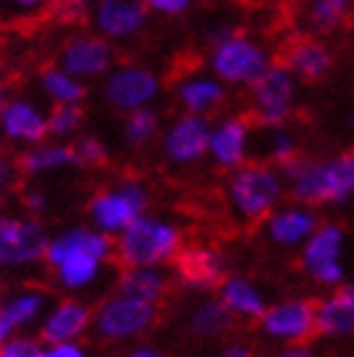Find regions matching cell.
<instances>
[{"label":"cell","instance_id":"1","mask_svg":"<svg viewBox=\"0 0 354 357\" xmlns=\"http://www.w3.org/2000/svg\"><path fill=\"white\" fill-rule=\"evenodd\" d=\"M114 261V238L88 223H76L48 236L43 264L61 291L82 296L102 282Z\"/></svg>","mask_w":354,"mask_h":357},{"label":"cell","instance_id":"2","mask_svg":"<svg viewBox=\"0 0 354 357\" xmlns=\"http://www.w3.org/2000/svg\"><path fill=\"white\" fill-rule=\"evenodd\" d=\"M288 200L311 208H344L354 203V150L327 158L296 155L281 167Z\"/></svg>","mask_w":354,"mask_h":357},{"label":"cell","instance_id":"3","mask_svg":"<svg viewBox=\"0 0 354 357\" xmlns=\"http://www.w3.org/2000/svg\"><path fill=\"white\" fill-rule=\"evenodd\" d=\"M205 66L228 89H248L273 63V56L261 38L220 23L205 33Z\"/></svg>","mask_w":354,"mask_h":357},{"label":"cell","instance_id":"4","mask_svg":"<svg viewBox=\"0 0 354 357\" xmlns=\"http://www.w3.org/2000/svg\"><path fill=\"white\" fill-rule=\"evenodd\" d=\"M286 198L284 175L266 160H248L238 170L228 172L225 206L236 223L261 226Z\"/></svg>","mask_w":354,"mask_h":357},{"label":"cell","instance_id":"5","mask_svg":"<svg viewBox=\"0 0 354 357\" xmlns=\"http://www.w3.org/2000/svg\"><path fill=\"white\" fill-rule=\"evenodd\" d=\"M183 248L185 234L180 223L147 211L114 238V261L119 266L170 268Z\"/></svg>","mask_w":354,"mask_h":357},{"label":"cell","instance_id":"6","mask_svg":"<svg viewBox=\"0 0 354 357\" xmlns=\"http://www.w3.org/2000/svg\"><path fill=\"white\" fill-rule=\"evenodd\" d=\"M152 206V190L142 178H119L88 198L86 218L102 234L116 236L130 226L132 220L144 215Z\"/></svg>","mask_w":354,"mask_h":357},{"label":"cell","instance_id":"7","mask_svg":"<svg viewBox=\"0 0 354 357\" xmlns=\"http://www.w3.org/2000/svg\"><path fill=\"white\" fill-rule=\"evenodd\" d=\"M160 319V307L124 294H109L94 307V332L102 342L134 344L152 330Z\"/></svg>","mask_w":354,"mask_h":357},{"label":"cell","instance_id":"8","mask_svg":"<svg viewBox=\"0 0 354 357\" xmlns=\"http://www.w3.org/2000/svg\"><path fill=\"white\" fill-rule=\"evenodd\" d=\"M344 248H347L344 226L334 223V220H321L319 228L311 234V238L296 251L299 254V268L311 284H316L324 291H332V289L347 282Z\"/></svg>","mask_w":354,"mask_h":357},{"label":"cell","instance_id":"9","mask_svg":"<svg viewBox=\"0 0 354 357\" xmlns=\"http://www.w3.org/2000/svg\"><path fill=\"white\" fill-rule=\"evenodd\" d=\"M245 91H248L251 119L261 130L288 124L296 114L299 82L281 61H273Z\"/></svg>","mask_w":354,"mask_h":357},{"label":"cell","instance_id":"10","mask_svg":"<svg viewBox=\"0 0 354 357\" xmlns=\"http://www.w3.org/2000/svg\"><path fill=\"white\" fill-rule=\"evenodd\" d=\"M99 91L109 109L130 114L142 107H157L162 96V76L147 63L122 61L107 71L99 82Z\"/></svg>","mask_w":354,"mask_h":357},{"label":"cell","instance_id":"11","mask_svg":"<svg viewBox=\"0 0 354 357\" xmlns=\"http://www.w3.org/2000/svg\"><path fill=\"white\" fill-rule=\"evenodd\" d=\"M48 236L41 218L0 208V271H21L43 264Z\"/></svg>","mask_w":354,"mask_h":357},{"label":"cell","instance_id":"12","mask_svg":"<svg viewBox=\"0 0 354 357\" xmlns=\"http://www.w3.org/2000/svg\"><path fill=\"white\" fill-rule=\"evenodd\" d=\"M256 324L261 335L276 344L309 342L316 335V299L284 296V299L268 302Z\"/></svg>","mask_w":354,"mask_h":357},{"label":"cell","instance_id":"13","mask_svg":"<svg viewBox=\"0 0 354 357\" xmlns=\"http://www.w3.org/2000/svg\"><path fill=\"white\" fill-rule=\"evenodd\" d=\"M253 135L256 124L248 114L238 112L215 114V119H210V137H208V160L213 167L233 172L253 160Z\"/></svg>","mask_w":354,"mask_h":357},{"label":"cell","instance_id":"14","mask_svg":"<svg viewBox=\"0 0 354 357\" xmlns=\"http://www.w3.org/2000/svg\"><path fill=\"white\" fill-rule=\"evenodd\" d=\"M116 63V48L111 41L94 31H79L68 36L59 48L56 66H61L79 82H102L107 71Z\"/></svg>","mask_w":354,"mask_h":357},{"label":"cell","instance_id":"15","mask_svg":"<svg viewBox=\"0 0 354 357\" xmlns=\"http://www.w3.org/2000/svg\"><path fill=\"white\" fill-rule=\"evenodd\" d=\"M208 137H210V119L180 112L162 127L157 139L164 162L172 167H195L208 160Z\"/></svg>","mask_w":354,"mask_h":357},{"label":"cell","instance_id":"16","mask_svg":"<svg viewBox=\"0 0 354 357\" xmlns=\"http://www.w3.org/2000/svg\"><path fill=\"white\" fill-rule=\"evenodd\" d=\"M228 274H231V259L215 243L185 246L172 264V282L200 294L215 291Z\"/></svg>","mask_w":354,"mask_h":357},{"label":"cell","instance_id":"17","mask_svg":"<svg viewBox=\"0 0 354 357\" xmlns=\"http://www.w3.org/2000/svg\"><path fill=\"white\" fill-rule=\"evenodd\" d=\"M319 208H311L307 203H296V200L286 198L261 223V234H263V241L271 248L299 251L311 238L314 231L319 228Z\"/></svg>","mask_w":354,"mask_h":357},{"label":"cell","instance_id":"18","mask_svg":"<svg viewBox=\"0 0 354 357\" xmlns=\"http://www.w3.org/2000/svg\"><path fill=\"white\" fill-rule=\"evenodd\" d=\"M88 21L94 33L116 43H130L147 31L152 15L142 0H94Z\"/></svg>","mask_w":354,"mask_h":357},{"label":"cell","instance_id":"19","mask_svg":"<svg viewBox=\"0 0 354 357\" xmlns=\"http://www.w3.org/2000/svg\"><path fill=\"white\" fill-rule=\"evenodd\" d=\"M94 307L82 296L66 294L63 299L51 302L43 319L38 322V340L43 344L54 342H82L91 332Z\"/></svg>","mask_w":354,"mask_h":357},{"label":"cell","instance_id":"20","mask_svg":"<svg viewBox=\"0 0 354 357\" xmlns=\"http://www.w3.org/2000/svg\"><path fill=\"white\" fill-rule=\"evenodd\" d=\"M0 137L8 144L33 147L48 139V112L31 96H8L0 109Z\"/></svg>","mask_w":354,"mask_h":357},{"label":"cell","instance_id":"21","mask_svg":"<svg viewBox=\"0 0 354 357\" xmlns=\"http://www.w3.org/2000/svg\"><path fill=\"white\" fill-rule=\"evenodd\" d=\"M281 63L296 76L299 84H319L334 71L337 56L324 38L314 33L296 36L281 54Z\"/></svg>","mask_w":354,"mask_h":357},{"label":"cell","instance_id":"22","mask_svg":"<svg viewBox=\"0 0 354 357\" xmlns=\"http://www.w3.org/2000/svg\"><path fill=\"white\" fill-rule=\"evenodd\" d=\"M172 96H175L180 112L210 119L228 102V86L218 82L208 69H192L175 82Z\"/></svg>","mask_w":354,"mask_h":357},{"label":"cell","instance_id":"23","mask_svg":"<svg viewBox=\"0 0 354 357\" xmlns=\"http://www.w3.org/2000/svg\"><path fill=\"white\" fill-rule=\"evenodd\" d=\"M215 296H218L223 307L228 310V314L236 319V322L245 324H256L261 319V314L268 307V296H266L263 287H261L253 276L238 274V271H231L225 276L220 287L215 289Z\"/></svg>","mask_w":354,"mask_h":357},{"label":"cell","instance_id":"24","mask_svg":"<svg viewBox=\"0 0 354 357\" xmlns=\"http://www.w3.org/2000/svg\"><path fill=\"white\" fill-rule=\"evenodd\" d=\"M316 335L327 340L354 337V282H344L316 299Z\"/></svg>","mask_w":354,"mask_h":357},{"label":"cell","instance_id":"25","mask_svg":"<svg viewBox=\"0 0 354 357\" xmlns=\"http://www.w3.org/2000/svg\"><path fill=\"white\" fill-rule=\"evenodd\" d=\"M170 287L172 271L160 266H122L114 282L116 294L132 296V299L155 304V307H160L167 299Z\"/></svg>","mask_w":354,"mask_h":357},{"label":"cell","instance_id":"26","mask_svg":"<svg viewBox=\"0 0 354 357\" xmlns=\"http://www.w3.org/2000/svg\"><path fill=\"white\" fill-rule=\"evenodd\" d=\"M18 167H21L23 178H46V175H56V172H66L79 167V158L74 152V144L61 142V139H46L33 147H26L18 158Z\"/></svg>","mask_w":354,"mask_h":357},{"label":"cell","instance_id":"27","mask_svg":"<svg viewBox=\"0 0 354 357\" xmlns=\"http://www.w3.org/2000/svg\"><path fill=\"white\" fill-rule=\"evenodd\" d=\"M48 307H51V296L41 287H18L6 296H0V310L15 332L38 327Z\"/></svg>","mask_w":354,"mask_h":357},{"label":"cell","instance_id":"28","mask_svg":"<svg viewBox=\"0 0 354 357\" xmlns=\"http://www.w3.org/2000/svg\"><path fill=\"white\" fill-rule=\"evenodd\" d=\"M233 324H236V319L228 314V310L215 294H205L203 299H198L185 317L187 335L195 337V340H203V342L228 335Z\"/></svg>","mask_w":354,"mask_h":357},{"label":"cell","instance_id":"29","mask_svg":"<svg viewBox=\"0 0 354 357\" xmlns=\"http://www.w3.org/2000/svg\"><path fill=\"white\" fill-rule=\"evenodd\" d=\"M354 13V0H307L304 3V23L309 33L327 38L347 26Z\"/></svg>","mask_w":354,"mask_h":357},{"label":"cell","instance_id":"30","mask_svg":"<svg viewBox=\"0 0 354 357\" xmlns=\"http://www.w3.org/2000/svg\"><path fill=\"white\" fill-rule=\"evenodd\" d=\"M122 142L130 150H147L157 144L162 135L164 117L157 107H142L130 114H122Z\"/></svg>","mask_w":354,"mask_h":357},{"label":"cell","instance_id":"31","mask_svg":"<svg viewBox=\"0 0 354 357\" xmlns=\"http://www.w3.org/2000/svg\"><path fill=\"white\" fill-rule=\"evenodd\" d=\"M38 89L54 107H59V104H84V99H86V84L79 82L76 76H71L56 63L46 66L38 74Z\"/></svg>","mask_w":354,"mask_h":357},{"label":"cell","instance_id":"32","mask_svg":"<svg viewBox=\"0 0 354 357\" xmlns=\"http://www.w3.org/2000/svg\"><path fill=\"white\" fill-rule=\"evenodd\" d=\"M296 155H301L299 137L293 135V130L288 124H281V127H268L263 130V158L266 162H271L281 170V167L291 162Z\"/></svg>","mask_w":354,"mask_h":357},{"label":"cell","instance_id":"33","mask_svg":"<svg viewBox=\"0 0 354 357\" xmlns=\"http://www.w3.org/2000/svg\"><path fill=\"white\" fill-rule=\"evenodd\" d=\"M86 112L84 104H59L48 109V139H61L68 142L82 135Z\"/></svg>","mask_w":354,"mask_h":357},{"label":"cell","instance_id":"34","mask_svg":"<svg viewBox=\"0 0 354 357\" xmlns=\"http://www.w3.org/2000/svg\"><path fill=\"white\" fill-rule=\"evenodd\" d=\"M74 152L79 158V167H88V170H96V167H104L109 162L111 152L109 144L104 142L99 135H91V132H82L79 137H74Z\"/></svg>","mask_w":354,"mask_h":357},{"label":"cell","instance_id":"35","mask_svg":"<svg viewBox=\"0 0 354 357\" xmlns=\"http://www.w3.org/2000/svg\"><path fill=\"white\" fill-rule=\"evenodd\" d=\"M48 15L59 26H79L91 15V0H51Z\"/></svg>","mask_w":354,"mask_h":357},{"label":"cell","instance_id":"36","mask_svg":"<svg viewBox=\"0 0 354 357\" xmlns=\"http://www.w3.org/2000/svg\"><path fill=\"white\" fill-rule=\"evenodd\" d=\"M21 178L23 175H21V167H18V160L13 155L0 152V206L18 190Z\"/></svg>","mask_w":354,"mask_h":357},{"label":"cell","instance_id":"37","mask_svg":"<svg viewBox=\"0 0 354 357\" xmlns=\"http://www.w3.org/2000/svg\"><path fill=\"white\" fill-rule=\"evenodd\" d=\"M41 352V340L23 332H15L10 340L0 344V357H38Z\"/></svg>","mask_w":354,"mask_h":357},{"label":"cell","instance_id":"38","mask_svg":"<svg viewBox=\"0 0 354 357\" xmlns=\"http://www.w3.org/2000/svg\"><path fill=\"white\" fill-rule=\"evenodd\" d=\"M142 3L150 10V15L172 21V18H183L190 13L198 0H142Z\"/></svg>","mask_w":354,"mask_h":357},{"label":"cell","instance_id":"39","mask_svg":"<svg viewBox=\"0 0 354 357\" xmlns=\"http://www.w3.org/2000/svg\"><path fill=\"white\" fill-rule=\"evenodd\" d=\"M48 206H51V198L41 185H26L21 190V211L26 215L43 218L48 213Z\"/></svg>","mask_w":354,"mask_h":357},{"label":"cell","instance_id":"40","mask_svg":"<svg viewBox=\"0 0 354 357\" xmlns=\"http://www.w3.org/2000/svg\"><path fill=\"white\" fill-rule=\"evenodd\" d=\"M38 357H88V350L84 347V342H54L43 344Z\"/></svg>","mask_w":354,"mask_h":357},{"label":"cell","instance_id":"41","mask_svg":"<svg viewBox=\"0 0 354 357\" xmlns=\"http://www.w3.org/2000/svg\"><path fill=\"white\" fill-rule=\"evenodd\" d=\"M213 357H259L256 355V347L251 342H245V340H231V342H225L218 347V352Z\"/></svg>","mask_w":354,"mask_h":357},{"label":"cell","instance_id":"42","mask_svg":"<svg viewBox=\"0 0 354 357\" xmlns=\"http://www.w3.org/2000/svg\"><path fill=\"white\" fill-rule=\"evenodd\" d=\"M6 3L15 15H38L51 6V0H6Z\"/></svg>","mask_w":354,"mask_h":357},{"label":"cell","instance_id":"43","mask_svg":"<svg viewBox=\"0 0 354 357\" xmlns=\"http://www.w3.org/2000/svg\"><path fill=\"white\" fill-rule=\"evenodd\" d=\"M273 357H316L309 342H291V344H279V350L273 352Z\"/></svg>","mask_w":354,"mask_h":357},{"label":"cell","instance_id":"44","mask_svg":"<svg viewBox=\"0 0 354 357\" xmlns=\"http://www.w3.org/2000/svg\"><path fill=\"white\" fill-rule=\"evenodd\" d=\"M124 357H167V355H164L162 347H157V344L142 342V340H139V342L132 344V347L127 350V355H124Z\"/></svg>","mask_w":354,"mask_h":357},{"label":"cell","instance_id":"45","mask_svg":"<svg viewBox=\"0 0 354 357\" xmlns=\"http://www.w3.org/2000/svg\"><path fill=\"white\" fill-rule=\"evenodd\" d=\"M15 335V330L10 327V322L6 319V314H3V310H0V344L6 342V340H10V337Z\"/></svg>","mask_w":354,"mask_h":357},{"label":"cell","instance_id":"46","mask_svg":"<svg viewBox=\"0 0 354 357\" xmlns=\"http://www.w3.org/2000/svg\"><path fill=\"white\" fill-rule=\"evenodd\" d=\"M6 99H8L6 89H0V109H3V104H6Z\"/></svg>","mask_w":354,"mask_h":357},{"label":"cell","instance_id":"47","mask_svg":"<svg viewBox=\"0 0 354 357\" xmlns=\"http://www.w3.org/2000/svg\"><path fill=\"white\" fill-rule=\"evenodd\" d=\"M347 124H349V130H354V112H349V117H347Z\"/></svg>","mask_w":354,"mask_h":357},{"label":"cell","instance_id":"48","mask_svg":"<svg viewBox=\"0 0 354 357\" xmlns=\"http://www.w3.org/2000/svg\"><path fill=\"white\" fill-rule=\"evenodd\" d=\"M0 89H6V86H3V63H0Z\"/></svg>","mask_w":354,"mask_h":357},{"label":"cell","instance_id":"49","mask_svg":"<svg viewBox=\"0 0 354 357\" xmlns=\"http://www.w3.org/2000/svg\"><path fill=\"white\" fill-rule=\"evenodd\" d=\"M349 28H352V36H354V13H352V18H349V23H347Z\"/></svg>","mask_w":354,"mask_h":357},{"label":"cell","instance_id":"50","mask_svg":"<svg viewBox=\"0 0 354 357\" xmlns=\"http://www.w3.org/2000/svg\"><path fill=\"white\" fill-rule=\"evenodd\" d=\"M0 289H3V271H0Z\"/></svg>","mask_w":354,"mask_h":357}]
</instances>
